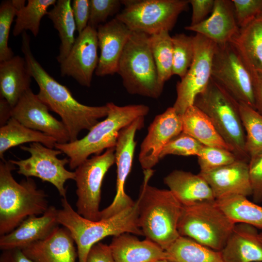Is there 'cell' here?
Returning <instances> with one entry per match:
<instances>
[{
	"label": "cell",
	"mask_w": 262,
	"mask_h": 262,
	"mask_svg": "<svg viewBox=\"0 0 262 262\" xmlns=\"http://www.w3.org/2000/svg\"><path fill=\"white\" fill-rule=\"evenodd\" d=\"M21 50L29 71L39 87L38 98L51 110L58 115L69 135L70 142L78 139L83 130H90L106 117V105L90 106L79 102L68 88L50 76L36 60L30 47V37L26 32L22 34Z\"/></svg>",
	"instance_id": "6da1fadb"
},
{
	"label": "cell",
	"mask_w": 262,
	"mask_h": 262,
	"mask_svg": "<svg viewBox=\"0 0 262 262\" xmlns=\"http://www.w3.org/2000/svg\"><path fill=\"white\" fill-rule=\"evenodd\" d=\"M153 170H144L137 201L138 223L146 239L166 250L180 236L178 225L182 205L168 189L148 184Z\"/></svg>",
	"instance_id": "7a4b0ae2"
},
{
	"label": "cell",
	"mask_w": 262,
	"mask_h": 262,
	"mask_svg": "<svg viewBox=\"0 0 262 262\" xmlns=\"http://www.w3.org/2000/svg\"><path fill=\"white\" fill-rule=\"evenodd\" d=\"M62 208L58 210L59 224L70 232L77 246L79 262H86L91 248L105 237L124 233L144 236L138 226L137 201L131 207L105 219L92 221L76 212L66 197L61 199Z\"/></svg>",
	"instance_id": "3957f363"
},
{
	"label": "cell",
	"mask_w": 262,
	"mask_h": 262,
	"mask_svg": "<svg viewBox=\"0 0 262 262\" xmlns=\"http://www.w3.org/2000/svg\"><path fill=\"white\" fill-rule=\"evenodd\" d=\"M15 165L0 162V235L15 229L28 217L43 214L49 206L45 192L31 178L17 182L12 172Z\"/></svg>",
	"instance_id": "277c9868"
},
{
	"label": "cell",
	"mask_w": 262,
	"mask_h": 262,
	"mask_svg": "<svg viewBox=\"0 0 262 262\" xmlns=\"http://www.w3.org/2000/svg\"><path fill=\"white\" fill-rule=\"evenodd\" d=\"M106 104L109 108L106 118L96 124L84 137L55 144V147L68 157L71 169H75L91 154H100L105 149L115 147L120 130L149 112V107L144 104L120 106L112 102Z\"/></svg>",
	"instance_id": "5b68a950"
},
{
	"label": "cell",
	"mask_w": 262,
	"mask_h": 262,
	"mask_svg": "<svg viewBox=\"0 0 262 262\" xmlns=\"http://www.w3.org/2000/svg\"><path fill=\"white\" fill-rule=\"evenodd\" d=\"M210 119L220 136L238 159L249 162L239 102L212 78L194 103Z\"/></svg>",
	"instance_id": "8992f818"
},
{
	"label": "cell",
	"mask_w": 262,
	"mask_h": 262,
	"mask_svg": "<svg viewBox=\"0 0 262 262\" xmlns=\"http://www.w3.org/2000/svg\"><path fill=\"white\" fill-rule=\"evenodd\" d=\"M149 36L133 32L120 57L117 73L129 93L158 98L164 86L159 81Z\"/></svg>",
	"instance_id": "52a82bcc"
},
{
	"label": "cell",
	"mask_w": 262,
	"mask_h": 262,
	"mask_svg": "<svg viewBox=\"0 0 262 262\" xmlns=\"http://www.w3.org/2000/svg\"><path fill=\"white\" fill-rule=\"evenodd\" d=\"M215 200L182 205L178 225L180 236L220 251L235 225Z\"/></svg>",
	"instance_id": "ba28073f"
},
{
	"label": "cell",
	"mask_w": 262,
	"mask_h": 262,
	"mask_svg": "<svg viewBox=\"0 0 262 262\" xmlns=\"http://www.w3.org/2000/svg\"><path fill=\"white\" fill-rule=\"evenodd\" d=\"M124 8L115 18L131 31L148 35L170 31L189 0H125Z\"/></svg>",
	"instance_id": "9c48e42d"
},
{
	"label": "cell",
	"mask_w": 262,
	"mask_h": 262,
	"mask_svg": "<svg viewBox=\"0 0 262 262\" xmlns=\"http://www.w3.org/2000/svg\"><path fill=\"white\" fill-rule=\"evenodd\" d=\"M115 148L88 158L74 171L77 212L92 221L100 220L101 188L104 176L115 163Z\"/></svg>",
	"instance_id": "30bf717a"
},
{
	"label": "cell",
	"mask_w": 262,
	"mask_h": 262,
	"mask_svg": "<svg viewBox=\"0 0 262 262\" xmlns=\"http://www.w3.org/2000/svg\"><path fill=\"white\" fill-rule=\"evenodd\" d=\"M212 78L239 102L255 109L250 71L231 43L216 45Z\"/></svg>",
	"instance_id": "8fae6325"
},
{
	"label": "cell",
	"mask_w": 262,
	"mask_h": 262,
	"mask_svg": "<svg viewBox=\"0 0 262 262\" xmlns=\"http://www.w3.org/2000/svg\"><path fill=\"white\" fill-rule=\"evenodd\" d=\"M194 56L184 76L176 85L177 98L173 107L181 115L194 105L196 97L207 86L212 77V66L216 44L196 33L194 36Z\"/></svg>",
	"instance_id": "7c38bea8"
},
{
	"label": "cell",
	"mask_w": 262,
	"mask_h": 262,
	"mask_svg": "<svg viewBox=\"0 0 262 262\" xmlns=\"http://www.w3.org/2000/svg\"><path fill=\"white\" fill-rule=\"evenodd\" d=\"M20 148L30 153L27 159L9 160L18 167L17 173L26 178L36 177L43 181L53 185L60 196L66 197V182L74 180V172L67 170L65 166L69 163V158L59 159L58 156L63 152L59 149L48 147L40 143H31L29 147L20 146Z\"/></svg>",
	"instance_id": "4fadbf2b"
},
{
	"label": "cell",
	"mask_w": 262,
	"mask_h": 262,
	"mask_svg": "<svg viewBox=\"0 0 262 262\" xmlns=\"http://www.w3.org/2000/svg\"><path fill=\"white\" fill-rule=\"evenodd\" d=\"M144 117L136 118L119 132L115 147L117 167L116 193L111 204L100 211V220L114 216L135 204V201L126 193L125 184L132 167L136 147L135 133L143 127Z\"/></svg>",
	"instance_id": "5bb4252c"
},
{
	"label": "cell",
	"mask_w": 262,
	"mask_h": 262,
	"mask_svg": "<svg viewBox=\"0 0 262 262\" xmlns=\"http://www.w3.org/2000/svg\"><path fill=\"white\" fill-rule=\"evenodd\" d=\"M98 47L97 30L88 26L79 33L69 54L60 63L61 76L71 77L81 85L90 87L98 63Z\"/></svg>",
	"instance_id": "9a60e30c"
},
{
	"label": "cell",
	"mask_w": 262,
	"mask_h": 262,
	"mask_svg": "<svg viewBox=\"0 0 262 262\" xmlns=\"http://www.w3.org/2000/svg\"><path fill=\"white\" fill-rule=\"evenodd\" d=\"M48 107L34 94L28 90L12 109L13 117L25 127L54 138L57 143L70 142L68 132L62 121L53 117Z\"/></svg>",
	"instance_id": "2e32d148"
},
{
	"label": "cell",
	"mask_w": 262,
	"mask_h": 262,
	"mask_svg": "<svg viewBox=\"0 0 262 262\" xmlns=\"http://www.w3.org/2000/svg\"><path fill=\"white\" fill-rule=\"evenodd\" d=\"M182 131L181 116L173 107L157 115L140 146L138 160L143 170L152 169L160 161L164 147Z\"/></svg>",
	"instance_id": "e0dca14e"
},
{
	"label": "cell",
	"mask_w": 262,
	"mask_h": 262,
	"mask_svg": "<svg viewBox=\"0 0 262 262\" xmlns=\"http://www.w3.org/2000/svg\"><path fill=\"white\" fill-rule=\"evenodd\" d=\"M97 30L100 53L95 73L99 77L113 75L117 72L120 57L133 32L115 17L99 25Z\"/></svg>",
	"instance_id": "ac0fdd59"
},
{
	"label": "cell",
	"mask_w": 262,
	"mask_h": 262,
	"mask_svg": "<svg viewBox=\"0 0 262 262\" xmlns=\"http://www.w3.org/2000/svg\"><path fill=\"white\" fill-rule=\"evenodd\" d=\"M198 174L209 185L215 200L229 195L252 196L247 161L238 159L230 164Z\"/></svg>",
	"instance_id": "d6986e66"
},
{
	"label": "cell",
	"mask_w": 262,
	"mask_h": 262,
	"mask_svg": "<svg viewBox=\"0 0 262 262\" xmlns=\"http://www.w3.org/2000/svg\"><path fill=\"white\" fill-rule=\"evenodd\" d=\"M57 213L58 209L49 206L40 216L28 217L11 232L0 236V249L22 250L46 238L59 225Z\"/></svg>",
	"instance_id": "ffe728a7"
},
{
	"label": "cell",
	"mask_w": 262,
	"mask_h": 262,
	"mask_svg": "<svg viewBox=\"0 0 262 262\" xmlns=\"http://www.w3.org/2000/svg\"><path fill=\"white\" fill-rule=\"evenodd\" d=\"M185 29L200 34L218 45L230 43L240 29L232 0H214L209 17L197 25L186 26Z\"/></svg>",
	"instance_id": "44dd1931"
},
{
	"label": "cell",
	"mask_w": 262,
	"mask_h": 262,
	"mask_svg": "<svg viewBox=\"0 0 262 262\" xmlns=\"http://www.w3.org/2000/svg\"><path fill=\"white\" fill-rule=\"evenodd\" d=\"M74 243L69 231L58 226L46 238L22 250L33 262H76Z\"/></svg>",
	"instance_id": "7402d4cb"
},
{
	"label": "cell",
	"mask_w": 262,
	"mask_h": 262,
	"mask_svg": "<svg viewBox=\"0 0 262 262\" xmlns=\"http://www.w3.org/2000/svg\"><path fill=\"white\" fill-rule=\"evenodd\" d=\"M258 229L236 223L223 249L224 262H262V242Z\"/></svg>",
	"instance_id": "603a6c76"
},
{
	"label": "cell",
	"mask_w": 262,
	"mask_h": 262,
	"mask_svg": "<svg viewBox=\"0 0 262 262\" xmlns=\"http://www.w3.org/2000/svg\"><path fill=\"white\" fill-rule=\"evenodd\" d=\"M109 246L115 262H156L170 260L167 252L155 243L146 238L140 240L130 233L114 236Z\"/></svg>",
	"instance_id": "cb8c5ba5"
},
{
	"label": "cell",
	"mask_w": 262,
	"mask_h": 262,
	"mask_svg": "<svg viewBox=\"0 0 262 262\" xmlns=\"http://www.w3.org/2000/svg\"><path fill=\"white\" fill-rule=\"evenodd\" d=\"M164 181L182 205L215 200L209 185L199 174L175 170L164 177Z\"/></svg>",
	"instance_id": "d4e9b609"
},
{
	"label": "cell",
	"mask_w": 262,
	"mask_h": 262,
	"mask_svg": "<svg viewBox=\"0 0 262 262\" xmlns=\"http://www.w3.org/2000/svg\"><path fill=\"white\" fill-rule=\"evenodd\" d=\"M32 76L24 57L19 55L0 62V97L12 108L29 89Z\"/></svg>",
	"instance_id": "484cf974"
},
{
	"label": "cell",
	"mask_w": 262,
	"mask_h": 262,
	"mask_svg": "<svg viewBox=\"0 0 262 262\" xmlns=\"http://www.w3.org/2000/svg\"><path fill=\"white\" fill-rule=\"evenodd\" d=\"M230 43L251 72L262 74V14L240 28Z\"/></svg>",
	"instance_id": "4316f807"
},
{
	"label": "cell",
	"mask_w": 262,
	"mask_h": 262,
	"mask_svg": "<svg viewBox=\"0 0 262 262\" xmlns=\"http://www.w3.org/2000/svg\"><path fill=\"white\" fill-rule=\"evenodd\" d=\"M180 116L182 132L191 136L204 146L222 148L231 151L210 119L196 106L189 107Z\"/></svg>",
	"instance_id": "83f0119b"
},
{
	"label": "cell",
	"mask_w": 262,
	"mask_h": 262,
	"mask_svg": "<svg viewBox=\"0 0 262 262\" xmlns=\"http://www.w3.org/2000/svg\"><path fill=\"white\" fill-rule=\"evenodd\" d=\"M71 2L70 0H58L47 15L58 32L60 44L56 59L60 64L69 54L76 39L77 27Z\"/></svg>",
	"instance_id": "f1b7e54d"
},
{
	"label": "cell",
	"mask_w": 262,
	"mask_h": 262,
	"mask_svg": "<svg viewBox=\"0 0 262 262\" xmlns=\"http://www.w3.org/2000/svg\"><path fill=\"white\" fill-rule=\"evenodd\" d=\"M27 143H40L53 148L56 140L43 132L28 128L11 117L0 128V158L9 148Z\"/></svg>",
	"instance_id": "f546056e"
},
{
	"label": "cell",
	"mask_w": 262,
	"mask_h": 262,
	"mask_svg": "<svg viewBox=\"0 0 262 262\" xmlns=\"http://www.w3.org/2000/svg\"><path fill=\"white\" fill-rule=\"evenodd\" d=\"M218 206L234 223L250 225L262 229V206L241 195H229L215 200Z\"/></svg>",
	"instance_id": "4dcf8cb0"
},
{
	"label": "cell",
	"mask_w": 262,
	"mask_h": 262,
	"mask_svg": "<svg viewBox=\"0 0 262 262\" xmlns=\"http://www.w3.org/2000/svg\"><path fill=\"white\" fill-rule=\"evenodd\" d=\"M172 262H224L220 251L180 236L165 250Z\"/></svg>",
	"instance_id": "1f68e13d"
},
{
	"label": "cell",
	"mask_w": 262,
	"mask_h": 262,
	"mask_svg": "<svg viewBox=\"0 0 262 262\" xmlns=\"http://www.w3.org/2000/svg\"><path fill=\"white\" fill-rule=\"evenodd\" d=\"M56 0H28L27 4L16 11L13 34L17 36L29 30L35 36L39 32L41 20L47 15L49 7L53 6Z\"/></svg>",
	"instance_id": "d6a6232c"
},
{
	"label": "cell",
	"mask_w": 262,
	"mask_h": 262,
	"mask_svg": "<svg viewBox=\"0 0 262 262\" xmlns=\"http://www.w3.org/2000/svg\"><path fill=\"white\" fill-rule=\"evenodd\" d=\"M164 31L149 36V43L156 65L160 83L164 85L173 75L172 36Z\"/></svg>",
	"instance_id": "836d02e7"
},
{
	"label": "cell",
	"mask_w": 262,
	"mask_h": 262,
	"mask_svg": "<svg viewBox=\"0 0 262 262\" xmlns=\"http://www.w3.org/2000/svg\"><path fill=\"white\" fill-rule=\"evenodd\" d=\"M240 113L246 133V148L250 160L262 153V115L251 106L239 102Z\"/></svg>",
	"instance_id": "e575fe53"
},
{
	"label": "cell",
	"mask_w": 262,
	"mask_h": 262,
	"mask_svg": "<svg viewBox=\"0 0 262 262\" xmlns=\"http://www.w3.org/2000/svg\"><path fill=\"white\" fill-rule=\"evenodd\" d=\"M173 75L183 78L189 69L194 56V36L184 33L172 36Z\"/></svg>",
	"instance_id": "d590c367"
},
{
	"label": "cell",
	"mask_w": 262,
	"mask_h": 262,
	"mask_svg": "<svg viewBox=\"0 0 262 262\" xmlns=\"http://www.w3.org/2000/svg\"><path fill=\"white\" fill-rule=\"evenodd\" d=\"M197 157L200 172H206L230 164L238 159L231 151L203 146Z\"/></svg>",
	"instance_id": "8d00e7d4"
},
{
	"label": "cell",
	"mask_w": 262,
	"mask_h": 262,
	"mask_svg": "<svg viewBox=\"0 0 262 262\" xmlns=\"http://www.w3.org/2000/svg\"><path fill=\"white\" fill-rule=\"evenodd\" d=\"M17 9L13 0H4L0 5V62L12 58L14 53L8 46L11 25Z\"/></svg>",
	"instance_id": "74e56055"
},
{
	"label": "cell",
	"mask_w": 262,
	"mask_h": 262,
	"mask_svg": "<svg viewBox=\"0 0 262 262\" xmlns=\"http://www.w3.org/2000/svg\"><path fill=\"white\" fill-rule=\"evenodd\" d=\"M204 145L188 134L181 132L164 147L160 159L168 155L197 156Z\"/></svg>",
	"instance_id": "f35d334b"
},
{
	"label": "cell",
	"mask_w": 262,
	"mask_h": 262,
	"mask_svg": "<svg viewBox=\"0 0 262 262\" xmlns=\"http://www.w3.org/2000/svg\"><path fill=\"white\" fill-rule=\"evenodd\" d=\"M90 15L88 26L97 29L108 17L116 14L122 4L118 0H89Z\"/></svg>",
	"instance_id": "ab89813d"
},
{
	"label": "cell",
	"mask_w": 262,
	"mask_h": 262,
	"mask_svg": "<svg viewBox=\"0 0 262 262\" xmlns=\"http://www.w3.org/2000/svg\"><path fill=\"white\" fill-rule=\"evenodd\" d=\"M236 21L240 28L262 14V0H232Z\"/></svg>",
	"instance_id": "60d3db41"
},
{
	"label": "cell",
	"mask_w": 262,
	"mask_h": 262,
	"mask_svg": "<svg viewBox=\"0 0 262 262\" xmlns=\"http://www.w3.org/2000/svg\"><path fill=\"white\" fill-rule=\"evenodd\" d=\"M249 172L254 202H262V153L249 162Z\"/></svg>",
	"instance_id": "b9f144b4"
},
{
	"label": "cell",
	"mask_w": 262,
	"mask_h": 262,
	"mask_svg": "<svg viewBox=\"0 0 262 262\" xmlns=\"http://www.w3.org/2000/svg\"><path fill=\"white\" fill-rule=\"evenodd\" d=\"M72 9L78 33H82L87 26L90 15L89 0H73Z\"/></svg>",
	"instance_id": "7bdbcfd3"
},
{
	"label": "cell",
	"mask_w": 262,
	"mask_h": 262,
	"mask_svg": "<svg viewBox=\"0 0 262 262\" xmlns=\"http://www.w3.org/2000/svg\"><path fill=\"white\" fill-rule=\"evenodd\" d=\"M189 3L192 7L190 26H194L204 21L208 14L212 12L214 0H189Z\"/></svg>",
	"instance_id": "ee69618b"
},
{
	"label": "cell",
	"mask_w": 262,
	"mask_h": 262,
	"mask_svg": "<svg viewBox=\"0 0 262 262\" xmlns=\"http://www.w3.org/2000/svg\"><path fill=\"white\" fill-rule=\"evenodd\" d=\"M86 262H115L109 245L100 242L90 249Z\"/></svg>",
	"instance_id": "f6af8a7d"
},
{
	"label": "cell",
	"mask_w": 262,
	"mask_h": 262,
	"mask_svg": "<svg viewBox=\"0 0 262 262\" xmlns=\"http://www.w3.org/2000/svg\"><path fill=\"white\" fill-rule=\"evenodd\" d=\"M256 110L262 115V74L251 72Z\"/></svg>",
	"instance_id": "bcb514c9"
},
{
	"label": "cell",
	"mask_w": 262,
	"mask_h": 262,
	"mask_svg": "<svg viewBox=\"0 0 262 262\" xmlns=\"http://www.w3.org/2000/svg\"><path fill=\"white\" fill-rule=\"evenodd\" d=\"M0 262H33L20 249L2 250Z\"/></svg>",
	"instance_id": "7dc6e473"
},
{
	"label": "cell",
	"mask_w": 262,
	"mask_h": 262,
	"mask_svg": "<svg viewBox=\"0 0 262 262\" xmlns=\"http://www.w3.org/2000/svg\"><path fill=\"white\" fill-rule=\"evenodd\" d=\"M13 108L4 98H0V127L4 125L11 118Z\"/></svg>",
	"instance_id": "c3c4849f"
},
{
	"label": "cell",
	"mask_w": 262,
	"mask_h": 262,
	"mask_svg": "<svg viewBox=\"0 0 262 262\" xmlns=\"http://www.w3.org/2000/svg\"><path fill=\"white\" fill-rule=\"evenodd\" d=\"M156 262H172L169 260L164 259V260H160L156 261Z\"/></svg>",
	"instance_id": "681fc988"
},
{
	"label": "cell",
	"mask_w": 262,
	"mask_h": 262,
	"mask_svg": "<svg viewBox=\"0 0 262 262\" xmlns=\"http://www.w3.org/2000/svg\"><path fill=\"white\" fill-rule=\"evenodd\" d=\"M259 236H260V238L262 242V231L261 232H260L259 233Z\"/></svg>",
	"instance_id": "f907efd6"
}]
</instances>
